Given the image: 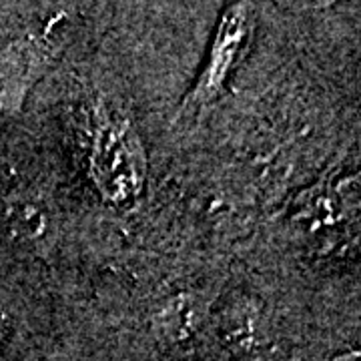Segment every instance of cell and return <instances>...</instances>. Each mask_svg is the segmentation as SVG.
I'll use <instances>...</instances> for the list:
<instances>
[{"label":"cell","mask_w":361,"mask_h":361,"mask_svg":"<svg viewBox=\"0 0 361 361\" xmlns=\"http://www.w3.org/2000/svg\"><path fill=\"white\" fill-rule=\"evenodd\" d=\"M90 177L104 203L129 207L147 183V153L139 130L111 104L97 103L90 123Z\"/></svg>","instance_id":"6da1fadb"},{"label":"cell","mask_w":361,"mask_h":361,"mask_svg":"<svg viewBox=\"0 0 361 361\" xmlns=\"http://www.w3.org/2000/svg\"><path fill=\"white\" fill-rule=\"evenodd\" d=\"M249 37H251V4L247 2L231 4L221 14L209 61L195 85L191 94V101L195 104L213 103L217 97L223 94L227 80L231 77L233 66L245 49Z\"/></svg>","instance_id":"7a4b0ae2"},{"label":"cell","mask_w":361,"mask_h":361,"mask_svg":"<svg viewBox=\"0 0 361 361\" xmlns=\"http://www.w3.org/2000/svg\"><path fill=\"white\" fill-rule=\"evenodd\" d=\"M52 211L49 201L32 191H13L0 199V237L13 245H35L49 237Z\"/></svg>","instance_id":"3957f363"},{"label":"cell","mask_w":361,"mask_h":361,"mask_svg":"<svg viewBox=\"0 0 361 361\" xmlns=\"http://www.w3.org/2000/svg\"><path fill=\"white\" fill-rule=\"evenodd\" d=\"M357 195V185L337 183V185H319L305 195L301 201V209L297 213L299 225L303 231L315 239L334 237L336 229L343 225L348 215L353 211L351 199ZM357 201V199H353Z\"/></svg>","instance_id":"277c9868"},{"label":"cell","mask_w":361,"mask_h":361,"mask_svg":"<svg viewBox=\"0 0 361 361\" xmlns=\"http://www.w3.org/2000/svg\"><path fill=\"white\" fill-rule=\"evenodd\" d=\"M47 65L39 40H20L0 54V113L16 111Z\"/></svg>","instance_id":"5b68a950"},{"label":"cell","mask_w":361,"mask_h":361,"mask_svg":"<svg viewBox=\"0 0 361 361\" xmlns=\"http://www.w3.org/2000/svg\"><path fill=\"white\" fill-rule=\"evenodd\" d=\"M203 305L193 293H177L169 297L167 301L153 315V329L159 339L165 343L180 345L191 341L203 322Z\"/></svg>","instance_id":"8992f818"},{"label":"cell","mask_w":361,"mask_h":361,"mask_svg":"<svg viewBox=\"0 0 361 361\" xmlns=\"http://www.w3.org/2000/svg\"><path fill=\"white\" fill-rule=\"evenodd\" d=\"M221 336L237 351L257 348L261 339V315L251 299H237L221 313Z\"/></svg>","instance_id":"52a82bcc"},{"label":"cell","mask_w":361,"mask_h":361,"mask_svg":"<svg viewBox=\"0 0 361 361\" xmlns=\"http://www.w3.org/2000/svg\"><path fill=\"white\" fill-rule=\"evenodd\" d=\"M8 331H11V315H8V311L4 310L2 303H0V341L8 336Z\"/></svg>","instance_id":"ba28073f"},{"label":"cell","mask_w":361,"mask_h":361,"mask_svg":"<svg viewBox=\"0 0 361 361\" xmlns=\"http://www.w3.org/2000/svg\"><path fill=\"white\" fill-rule=\"evenodd\" d=\"M331 361H361L360 351H348V353H341V355H337Z\"/></svg>","instance_id":"9c48e42d"}]
</instances>
